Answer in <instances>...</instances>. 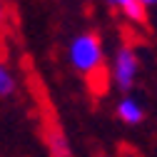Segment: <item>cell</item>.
I'll return each mask as SVG.
<instances>
[{
	"instance_id": "1",
	"label": "cell",
	"mask_w": 157,
	"mask_h": 157,
	"mask_svg": "<svg viewBox=\"0 0 157 157\" xmlns=\"http://www.w3.org/2000/svg\"><path fill=\"white\" fill-rule=\"evenodd\" d=\"M102 40L97 37L95 33H82L72 37V43L67 48V60L70 65L82 72V75H90L92 70H97L102 65Z\"/></svg>"
},
{
	"instance_id": "6",
	"label": "cell",
	"mask_w": 157,
	"mask_h": 157,
	"mask_svg": "<svg viewBox=\"0 0 157 157\" xmlns=\"http://www.w3.org/2000/svg\"><path fill=\"white\" fill-rule=\"evenodd\" d=\"M13 92H15V77H13V72L5 65H0V95L8 97Z\"/></svg>"
},
{
	"instance_id": "8",
	"label": "cell",
	"mask_w": 157,
	"mask_h": 157,
	"mask_svg": "<svg viewBox=\"0 0 157 157\" xmlns=\"http://www.w3.org/2000/svg\"><path fill=\"white\" fill-rule=\"evenodd\" d=\"M0 20H3V5H0Z\"/></svg>"
},
{
	"instance_id": "7",
	"label": "cell",
	"mask_w": 157,
	"mask_h": 157,
	"mask_svg": "<svg viewBox=\"0 0 157 157\" xmlns=\"http://www.w3.org/2000/svg\"><path fill=\"white\" fill-rule=\"evenodd\" d=\"M137 3H142V5H145V8H152V5H155V3H157V0H137Z\"/></svg>"
},
{
	"instance_id": "2",
	"label": "cell",
	"mask_w": 157,
	"mask_h": 157,
	"mask_svg": "<svg viewBox=\"0 0 157 157\" xmlns=\"http://www.w3.org/2000/svg\"><path fill=\"white\" fill-rule=\"evenodd\" d=\"M137 75H140V57L135 55V50L127 45L117 48V52L112 57V80H115L117 90L130 92L137 82Z\"/></svg>"
},
{
	"instance_id": "5",
	"label": "cell",
	"mask_w": 157,
	"mask_h": 157,
	"mask_svg": "<svg viewBox=\"0 0 157 157\" xmlns=\"http://www.w3.org/2000/svg\"><path fill=\"white\" fill-rule=\"evenodd\" d=\"M45 142H48L52 157H70V142H67V137H65L63 130L52 127V130L45 135Z\"/></svg>"
},
{
	"instance_id": "4",
	"label": "cell",
	"mask_w": 157,
	"mask_h": 157,
	"mask_svg": "<svg viewBox=\"0 0 157 157\" xmlns=\"http://www.w3.org/2000/svg\"><path fill=\"white\" fill-rule=\"evenodd\" d=\"M105 3L110 8H115V10H120L132 23H140V25L147 23V8L142 3H137V0H105Z\"/></svg>"
},
{
	"instance_id": "3",
	"label": "cell",
	"mask_w": 157,
	"mask_h": 157,
	"mask_svg": "<svg viewBox=\"0 0 157 157\" xmlns=\"http://www.w3.org/2000/svg\"><path fill=\"white\" fill-rule=\"evenodd\" d=\"M145 107H142V102L137 100V97H132V95H125L120 102H117V117L125 122V125H140V122H145Z\"/></svg>"
}]
</instances>
